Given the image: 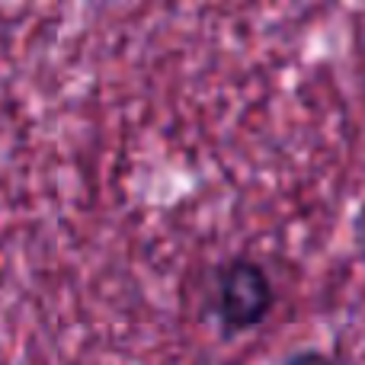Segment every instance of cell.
<instances>
[{
	"instance_id": "1",
	"label": "cell",
	"mask_w": 365,
	"mask_h": 365,
	"mask_svg": "<svg viewBox=\"0 0 365 365\" xmlns=\"http://www.w3.org/2000/svg\"><path fill=\"white\" fill-rule=\"evenodd\" d=\"M276 308L272 279L257 259L231 257L215 272V321L221 336H237L257 330Z\"/></svg>"
},
{
	"instance_id": "2",
	"label": "cell",
	"mask_w": 365,
	"mask_h": 365,
	"mask_svg": "<svg viewBox=\"0 0 365 365\" xmlns=\"http://www.w3.org/2000/svg\"><path fill=\"white\" fill-rule=\"evenodd\" d=\"M356 234H359V247H362V257H365V205L359 208V218H356Z\"/></svg>"
}]
</instances>
